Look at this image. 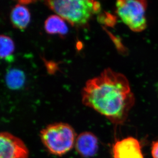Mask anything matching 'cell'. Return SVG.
Returning <instances> with one entry per match:
<instances>
[{"label": "cell", "instance_id": "obj_11", "mask_svg": "<svg viewBox=\"0 0 158 158\" xmlns=\"http://www.w3.org/2000/svg\"><path fill=\"white\" fill-rule=\"evenodd\" d=\"M0 57L1 59L10 61L12 60L15 51V44L10 37L1 35L0 36Z\"/></svg>", "mask_w": 158, "mask_h": 158}, {"label": "cell", "instance_id": "obj_5", "mask_svg": "<svg viewBox=\"0 0 158 158\" xmlns=\"http://www.w3.org/2000/svg\"><path fill=\"white\" fill-rule=\"evenodd\" d=\"M29 151L19 138L7 131L0 134V158H28Z\"/></svg>", "mask_w": 158, "mask_h": 158}, {"label": "cell", "instance_id": "obj_10", "mask_svg": "<svg viewBox=\"0 0 158 158\" xmlns=\"http://www.w3.org/2000/svg\"><path fill=\"white\" fill-rule=\"evenodd\" d=\"M25 74L19 69H9L5 76V81L8 88L12 90H18L22 88L25 82Z\"/></svg>", "mask_w": 158, "mask_h": 158}, {"label": "cell", "instance_id": "obj_2", "mask_svg": "<svg viewBox=\"0 0 158 158\" xmlns=\"http://www.w3.org/2000/svg\"><path fill=\"white\" fill-rule=\"evenodd\" d=\"M45 3L56 15L77 26L88 24L93 15L101 10L100 3L91 0H57Z\"/></svg>", "mask_w": 158, "mask_h": 158}, {"label": "cell", "instance_id": "obj_6", "mask_svg": "<svg viewBox=\"0 0 158 158\" xmlns=\"http://www.w3.org/2000/svg\"><path fill=\"white\" fill-rule=\"evenodd\" d=\"M112 153L113 158H144L140 142L133 137L117 141L113 146Z\"/></svg>", "mask_w": 158, "mask_h": 158}, {"label": "cell", "instance_id": "obj_8", "mask_svg": "<svg viewBox=\"0 0 158 158\" xmlns=\"http://www.w3.org/2000/svg\"><path fill=\"white\" fill-rule=\"evenodd\" d=\"M30 12L22 4H18L12 8L10 14V19L12 25L19 30L25 29L30 21Z\"/></svg>", "mask_w": 158, "mask_h": 158}, {"label": "cell", "instance_id": "obj_12", "mask_svg": "<svg viewBox=\"0 0 158 158\" xmlns=\"http://www.w3.org/2000/svg\"><path fill=\"white\" fill-rule=\"evenodd\" d=\"M151 154L152 158H158V140L152 142Z\"/></svg>", "mask_w": 158, "mask_h": 158}, {"label": "cell", "instance_id": "obj_1", "mask_svg": "<svg viewBox=\"0 0 158 158\" xmlns=\"http://www.w3.org/2000/svg\"><path fill=\"white\" fill-rule=\"evenodd\" d=\"M81 95L85 106L116 125L126 121L135 100L126 76L110 68L88 80Z\"/></svg>", "mask_w": 158, "mask_h": 158}, {"label": "cell", "instance_id": "obj_4", "mask_svg": "<svg viewBox=\"0 0 158 158\" xmlns=\"http://www.w3.org/2000/svg\"><path fill=\"white\" fill-rule=\"evenodd\" d=\"M144 0H119L116 3V11L121 21L133 31L141 32L147 27Z\"/></svg>", "mask_w": 158, "mask_h": 158}, {"label": "cell", "instance_id": "obj_7", "mask_svg": "<svg viewBox=\"0 0 158 158\" xmlns=\"http://www.w3.org/2000/svg\"><path fill=\"white\" fill-rule=\"evenodd\" d=\"M98 139L89 131H85L76 138L75 148L77 152L85 158L94 156L98 148Z\"/></svg>", "mask_w": 158, "mask_h": 158}, {"label": "cell", "instance_id": "obj_9", "mask_svg": "<svg viewBox=\"0 0 158 158\" xmlns=\"http://www.w3.org/2000/svg\"><path fill=\"white\" fill-rule=\"evenodd\" d=\"M45 30L50 35H64L68 33V28L64 19L57 15H50L45 22Z\"/></svg>", "mask_w": 158, "mask_h": 158}, {"label": "cell", "instance_id": "obj_3", "mask_svg": "<svg viewBox=\"0 0 158 158\" xmlns=\"http://www.w3.org/2000/svg\"><path fill=\"white\" fill-rule=\"evenodd\" d=\"M76 133L66 123L51 124L40 131L42 143L54 155L61 156L73 148L76 141Z\"/></svg>", "mask_w": 158, "mask_h": 158}]
</instances>
